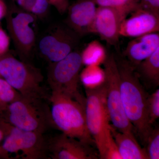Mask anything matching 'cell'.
Returning <instances> with one entry per match:
<instances>
[{
	"label": "cell",
	"instance_id": "6da1fadb",
	"mask_svg": "<svg viewBox=\"0 0 159 159\" xmlns=\"http://www.w3.org/2000/svg\"><path fill=\"white\" fill-rule=\"evenodd\" d=\"M120 79L123 109L142 144L146 145L153 127L149 123L147 110L148 94L141 82L134 66L125 57L115 56Z\"/></svg>",
	"mask_w": 159,
	"mask_h": 159
},
{
	"label": "cell",
	"instance_id": "7a4b0ae2",
	"mask_svg": "<svg viewBox=\"0 0 159 159\" xmlns=\"http://www.w3.org/2000/svg\"><path fill=\"white\" fill-rule=\"evenodd\" d=\"M85 92L86 122L99 158L121 159L111 133L103 80L93 87L85 85Z\"/></svg>",
	"mask_w": 159,
	"mask_h": 159
},
{
	"label": "cell",
	"instance_id": "3957f363",
	"mask_svg": "<svg viewBox=\"0 0 159 159\" xmlns=\"http://www.w3.org/2000/svg\"><path fill=\"white\" fill-rule=\"evenodd\" d=\"M51 91L49 101L54 127L69 137L96 147L87 126L85 103L61 92Z\"/></svg>",
	"mask_w": 159,
	"mask_h": 159
},
{
	"label": "cell",
	"instance_id": "277c9868",
	"mask_svg": "<svg viewBox=\"0 0 159 159\" xmlns=\"http://www.w3.org/2000/svg\"><path fill=\"white\" fill-rule=\"evenodd\" d=\"M0 77L22 97L49 101L41 71L30 62L18 59L9 52L0 57Z\"/></svg>",
	"mask_w": 159,
	"mask_h": 159
},
{
	"label": "cell",
	"instance_id": "5b68a950",
	"mask_svg": "<svg viewBox=\"0 0 159 159\" xmlns=\"http://www.w3.org/2000/svg\"><path fill=\"white\" fill-rule=\"evenodd\" d=\"M46 100L20 97L1 112V118L20 129L44 134L54 126Z\"/></svg>",
	"mask_w": 159,
	"mask_h": 159
},
{
	"label": "cell",
	"instance_id": "8992f818",
	"mask_svg": "<svg viewBox=\"0 0 159 159\" xmlns=\"http://www.w3.org/2000/svg\"><path fill=\"white\" fill-rule=\"evenodd\" d=\"M6 27L20 59L29 62L36 45L38 17L18 6L8 7Z\"/></svg>",
	"mask_w": 159,
	"mask_h": 159
},
{
	"label": "cell",
	"instance_id": "52a82bcc",
	"mask_svg": "<svg viewBox=\"0 0 159 159\" xmlns=\"http://www.w3.org/2000/svg\"><path fill=\"white\" fill-rule=\"evenodd\" d=\"M83 65L80 53L74 51L61 60L51 62L47 74L51 91L61 92L85 103V98L78 89Z\"/></svg>",
	"mask_w": 159,
	"mask_h": 159
},
{
	"label": "cell",
	"instance_id": "ba28073f",
	"mask_svg": "<svg viewBox=\"0 0 159 159\" xmlns=\"http://www.w3.org/2000/svg\"><path fill=\"white\" fill-rule=\"evenodd\" d=\"M103 64L106 102L110 121L120 132L134 133L133 125L126 117L122 106L119 71L115 55L107 56Z\"/></svg>",
	"mask_w": 159,
	"mask_h": 159
},
{
	"label": "cell",
	"instance_id": "9c48e42d",
	"mask_svg": "<svg viewBox=\"0 0 159 159\" xmlns=\"http://www.w3.org/2000/svg\"><path fill=\"white\" fill-rule=\"evenodd\" d=\"M47 144L48 139L43 134L22 130L9 124L7 135L0 147V155L20 154L23 159H48Z\"/></svg>",
	"mask_w": 159,
	"mask_h": 159
},
{
	"label": "cell",
	"instance_id": "30bf717a",
	"mask_svg": "<svg viewBox=\"0 0 159 159\" xmlns=\"http://www.w3.org/2000/svg\"><path fill=\"white\" fill-rule=\"evenodd\" d=\"M78 37L67 26L54 25L39 39L38 43L39 50L50 62H57L74 51Z\"/></svg>",
	"mask_w": 159,
	"mask_h": 159
},
{
	"label": "cell",
	"instance_id": "8fae6325",
	"mask_svg": "<svg viewBox=\"0 0 159 159\" xmlns=\"http://www.w3.org/2000/svg\"><path fill=\"white\" fill-rule=\"evenodd\" d=\"M94 145L84 143L63 133L48 139L49 157L53 159H97Z\"/></svg>",
	"mask_w": 159,
	"mask_h": 159
},
{
	"label": "cell",
	"instance_id": "7c38bea8",
	"mask_svg": "<svg viewBox=\"0 0 159 159\" xmlns=\"http://www.w3.org/2000/svg\"><path fill=\"white\" fill-rule=\"evenodd\" d=\"M127 16L117 9L98 6L92 33L98 34L109 44L117 46L120 37V25Z\"/></svg>",
	"mask_w": 159,
	"mask_h": 159
},
{
	"label": "cell",
	"instance_id": "4fadbf2b",
	"mask_svg": "<svg viewBox=\"0 0 159 159\" xmlns=\"http://www.w3.org/2000/svg\"><path fill=\"white\" fill-rule=\"evenodd\" d=\"M97 6L94 0H77L67 11V25L79 36L92 33Z\"/></svg>",
	"mask_w": 159,
	"mask_h": 159
},
{
	"label": "cell",
	"instance_id": "5bb4252c",
	"mask_svg": "<svg viewBox=\"0 0 159 159\" xmlns=\"http://www.w3.org/2000/svg\"><path fill=\"white\" fill-rule=\"evenodd\" d=\"M123 20L119 29L120 36L135 38L159 32V15L139 8Z\"/></svg>",
	"mask_w": 159,
	"mask_h": 159
},
{
	"label": "cell",
	"instance_id": "9a60e30c",
	"mask_svg": "<svg viewBox=\"0 0 159 159\" xmlns=\"http://www.w3.org/2000/svg\"><path fill=\"white\" fill-rule=\"evenodd\" d=\"M159 48V32L150 33L130 41L126 46L123 55L131 64L136 66Z\"/></svg>",
	"mask_w": 159,
	"mask_h": 159
},
{
	"label": "cell",
	"instance_id": "2e32d148",
	"mask_svg": "<svg viewBox=\"0 0 159 159\" xmlns=\"http://www.w3.org/2000/svg\"><path fill=\"white\" fill-rule=\"evenodd\" d=\"M110 129L121 159H149L146 150L139 145L134 132H120L111 125Z\"/></svg>",
	"mask_w": 159,
	"mask_h": 159
},
{
	"label": "cell",
	"instance_id": "e0dca14e",
	"mask_svg": "<svg viewBox=\"0 0 159 159\" xmlns=\"http://www.w3.org/2000/svg\"><path fill=\"white\" fill-rule=\"evenodd\" d=\"M142 84L148 88L159 85V48L149 57L134 66Z\"/></svg>",
	"mask_w": 159,
	"mask_h": 159
},
{
	"label": "cell",
	"instance_id": "ac0fdd59",
	"mask_svg": "<svg viewBox=\"0 0 159 159\" xmlns=\"http://www.w3.org/2000/svg\"><path fill=\"white\" fill-rule=\"evenodd\" d=\"M104 47L99 41L94 40L89 43L80 53L83 65L90 66L102 62L107 57Z\"/></svg>",
	"mask_w": 159,
	"mask_h": 159
},
{
	"label": "cell",
	"instance_id": "d6986e66",
	"mask_svg": "<svg viewBox=\"0 0 159 159\" xmlns=\"http://www.w3.org/2000/svg\"><path fill=\"white\" fill-rule=\"evenodd\" d=\"M18 6L38 18L43 17L48 14L50 5L47 0H15Z\"/></svg>",
	"mask_w": 159,
	"mask_h": 159
},
{
	"label": "cell",
	"instance_id": "ffe728a7",
	"mask_svg": "<svg viewBox=\"0 0 159 159\" xmlns=\"http://www.w3.org/2000/svg\"><path fill=\"white\" fill-rule=\"evenodd\" d=\"M99 7H109L122 11L126 15L139 9V3L134 0H94Z\"/></svg>",
	"mask_w": 159,
	"mask_h": 159
},
{
	"label": "cell",
	"instance_id": "44dd1931",
	"mask_svg": "<svg viewBox=\"0 0 159 159\" xmlns=\"http://www.w3.org/2000/svg\"><path fill=\"white\" fill-rule=\"evenodd\" d=\"M21 97L6 80L0 77V112L5 110L10 103Z\"/></svg>",
	"mask_w": 159,
	"mask_h": 159
},
{
	"label": "cell",
	"instance_id": "7402d4cb",
	"mask_svg": "<svg viewBox=\"0 0 159 159\" xmlns=\"http://www.w3.org/2000/svg\"><path fill=\"white\" fill-rule=\"evenodd\" d=\"M145 148L149 159H159V129L158 127L154 128L151 132Z\"/></svg>",
	"mask_w": 159,
	"mask_h": 159
},
{
	"label": "cell",
	"instance_id": "603a6c76",
	"mask_svg": "<svg viewBox=\"0 0 159 159\" xmlns=\"http://www.w3.org/2000/svg\"><path fill=\"white\" fill-rule=\"evenodd\" d=\"M147 110L149 123L153 125L159 117V89L148 95L147 99Z\"/></svg>",
	"mask_w": 159,
	"mask_h": 159
},
{
	"label": "cell",
	"instance_id": "cb8c5ba5",
	"mask_svg": "<svg viewBox=\"0 0 159 159\" xmlns=\"http://www.w3.org/2000/svg\"><path fill=\"white\" fill-rule=\"evenodd\" d=\"M10 40L9 34L3 29L0 23V57L9 53Z\"/></svg>",
	"mask_w": 159,
	"mask_h": 159
},
{
	"label": "cell",
	"instance_id": "d4e9b609",
	"mask_svg": "<svg viewBox=\"0 0 159 159\" xmlns=\"http://www.w3.org/2000/svg\"><path fill=\"white\" fill-rule=\"evenodd\" d=\"M139 8L159 15V0H140Z\"/></svg>",
	"mask_w": 159,
	"mask_h": 159
},
{
	"label": "cell",
	"instance_id": "484cf974",
	"mask_svg": "<svg viewBox=\"0 0 159 159\" xmlns=\"http://www.w3.org/2000/svg\"><path fill=\"white\" fill-rule=\"evenodd\" d=\"M50 6H53L61 14H63L67 11L70 3L69 0H47Z\"/></svg>",
	"mask_w": 159,
	"mask_h": 159
},
{
	"label": "cell",
	"instance_id": "4316f807",
	"mask_svg": "<svg viewBox=\"0 0 159 159\" xmlns=\"http://www.w3.org/2000/svg\"><path fill=\"white\" fill-rule=\"evenodd\" d=\"M8 6L4 0H0V23L1 20L6 17L8 12Z\"/></svg>",
	"mask_w": 159,
	"mask_h": 159
},
{
	"label": "cell",
	"instance_id": "83f0119b",
	"mask_svg": "<svg viewBox=\"0 0 159 159\" xmlns=\"http://www.w3.org/2000/svg\"><path fill=\"white\" fill-rule=\"evenodd\" d=\"M135 2H137L139 3V1H140V0H134Z\"/></svg>",
	"mask_w": 159,
	"mask_h": 159
},
{
	"label": "cell",
	"instance_id": "f1b7e54d",
	"mask_svg": "<svg viewBox=\"0 0 159 159\" xmlns=\"http://www.w3.org/2000/svg\"></svg>",
	"mask_w": 159,
	"mask_h": 159
}]
</instances>
